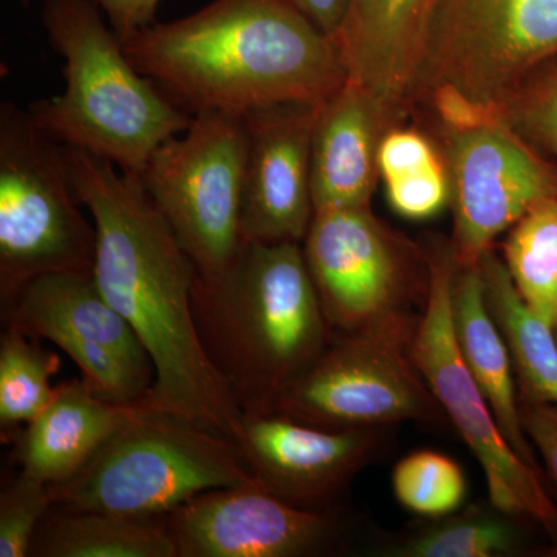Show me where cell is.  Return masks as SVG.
<instances>
[{
    "label": "cell",
    "mask_w": 557,
    "mask_h": 557,
    "mask_svg": "<svg viewBox=\"0 0 557 557\" xmlns=\"http://www.w3.org/2000/svg\"><path fill=\"white\" fill-rule=\"evenodd\" d=\"M69 175L97 230L94 277L138 336L156 370L152 412L171 413L239 448L244 412L201 346L193 314L197 267L138 175L65 148Z\"/></svg>",
    "instance_id": "obj_1"
},
{
    "label": "cell",
    "mask_w": 557,
    "mask_h": 557,
    "mask_svg": "<svg viewBox=\"0 0 557 557\" xmlns=\"http://www.w3.org/2000/svg\"><path fill=\"white\" fill-rule=\"evenodd\" d=\"M135 69L190 119L282 102L321 104L347 81L335 40L292 0H212L123 44Z\"/></svg>",
    "instance_id": "obj_2"
},
{
    "label": "cell",
    "mask_w": 557,
    "mask_h": 557,
    "mask_svg": "<svg viewBox=\"0 0 557 557\" xmlns=\"http://www.w3.org/2000/svg\"><path fill=\"white\" fill-rule=\"evenodd\" d=\"M193 314L244 416L273 412L278 395L335 336L300 244L244 242L220 273L197 276Z\"/></svg>",
    "instance_id": "obj_3"
},
{
    "label": "cell",
    "mask_w": 557,
    "mask_h": 557,
    "mask_svg": "<svg viewBox=\"0 0 557 557\" xmlns=\"http://www.w3.org/2000/svg\"><path fill=\"white\" fill-rule=\"evenodd\" d=\"M40 21L64 60V91L28 106L47 137L138 175L153 150L188 129L193 119L132 65L97 0H44Z\"/></svg>",
    "instance_id": "obj_4"
},
{
    "label": "cell",
    "mask_w": 557,
    "mask_h": 557,
    "mask_svg": "<svg viewBox=\"0 0 557 557\" xmlns=\"http://www.w3.org/2000/svg\"><path fill=\"white\" fill-rule=\"evenodd\" d=\"M557 57V0H435L413 101L443 126L507 119L544 62Z\"/></svg>",
    "instance_id": "obj_5"
},
{
    "label": "cell",
    "mask_w": 557,
    "mask_h": 557,
    "mask_svg": "<svg viewBox=\"0 0 557 557\" xmlns=\"http://www.w3.org/2000/svg\"><path fill=\"white\" fill-rule=\"evenodd\" d=\"M231 440L171 413L146 409L98 449L54 505L134 518H164L218 487L256 485Z\"/></svg>",
    "instance_id": "obj_6"
},
{
    "label": "cell",
    "mask_w": 557,
    "mask_h": 557,
    "mask_svg": "<svg viewBox=\"0 0 557 557\" xmlns=\"http://www.w3.org/2000/svg\"><path fill=\"white\" fill-rule=\"evenodd\" d=\"M421 311H398L327 348L274 403L273 412L310 426L392 428L405 421L443 424L448 417L413 358Z\"/></svg>",
    "instance_id": "obj_7"
},
{
    "label": "cell",
    "mask_w": 557,
    "mask_h": 557,
    "mask_svg": "<svg viewBox=\"0 0 557 557\" xmlns=\"http://www.w3.org/2000/svg\"><path fill=\"white\" fill-rule=\"evenodd\" d=\"M64 146L28 109L0 104V306L32 278L94 271L97 230L81 211Z\"/></svg>",
    "instance_id": "obj_8"
},
{
    "label": "cell",
    "mask_w": 557,
    "mask_h": 557,
    "mask_svg": "<svg viewBox=\"0 0 557 557\" xmlns=\"http://www.w3.org/2000/svg\"><path fill=\"white\" fill-rule=\"evenodd\" d=\"M429 295L418 322L413 358L443 412L485 472L490 500L504 511L541 523L557 542V508L542 475L511 448L461 358L453 321L456 262L446 242L426 249Z\"/></svg>",
    "instance_id": "obj_9"
},
{
    "label": "cell",
    "mask_w": 557,
    "mask_h": 557,
    "mask_svg": "<svg viewBox=\"0 0 557 557\" xmlns=\"http://www.w3.org/2000/svg\"><path fill=\"white\" fill-rule=\"evenodd\" d=\"M245 131L242 115L201 113L159 148L138 174L200 276L234 259L240 233Z\"/></svg>",
    "instance_id": "obj_10"
},
{
    "label": "cell",
    "mask_w": 557,
    "mask_h": 557,
    "mask_svg": "<svg viewBox=\"0 0 557 557\" xmlns=\"http://www.w3.org/2000/svg\"><path fill=\"white\" fill-rule=\"evenodd\" d=\"M300 247L335 333L426 304V252H416L370 207L314 212Z\"/></svg>",
    "instance_id": "obj_11"
},
{
    "label": "cell",
    "mask_w": 557,
    "mask_h": 557,
    "mask_svg": "<svg viewBox=\"0 0 557 557\" xmlns=\"http://www.w3.org/2000/svg\"><path fill=\"white\" fill-rule=\"evenodd\" d=\"M457 269L478 267L539 201L557 199V170L520 137L507 119L446 127Z\"/></svg>",
    "instance_id": "obj_12"
},
{
    "label": "cell",
    "mask_w": 557,
    "mask_h": 557,
    "mask_svg": "<svg viewBox=\"0 0 557 557\" xmlns=\"http://www.w3.org/2000/svg\"><path fill=\"white\" fill-rule=\"evenodd\" d=\"M164 522L178 557L339 556L354 541L343 511L293 507L260 483L201 493Z\"/></svg>",
    "instance_id": "obj_13"
},
{
    "label": "cell",
    "mask_w": 557,
    "mask_h": 557,
    "mask_svg": "<svg viewBox=\"0 0 557 557\" xmlns=\"http://www.w3.org/2000/svg\"><path fill=\"white\" fill-rule=\"evenodd\" d=\"M388 428L324 429L278 413L244 416L239 450L260 486L293 507L343 511L355 478L379 458Z\"/></svg>",
    "instance_id": "obj_14"
},
{
    "label": "cell",
    "mask_w": 557,
    "mask_h": 557,
    "mask_svg": "<svg viewBox=\"0 0 557 557\" xmlns=\"http://www.w3.org/2000/svg\"><path fill=\"white\" fill-rule=\"evenodd\" d=\"M319 104L282 102L242 115L240 233L245 242L302 244L314 215L311 137Z\"/></svg>",
    "instance_id": "obj_15"
},
{
    "label": "cell",
    "mask_w": 557,
    "mask_h": 557,
    "mask_svg": "<svg viewBox=\"0 0 557 557\" xmlns=\"http://www.w3.org/2000/svg\"><path fill=\"white\" fill-rule=\"evenodd\" d=\"M2 309L5 327L49 339L65 354L102 347L148 379L152 361L126 319L102 295L94 271H60L32 278Z\"/></svg>",
    "instance_id": "obj_16"
},
{
    "label": "cell",
    "mask_w": 557,
    "mask_h": 557,
    "mask_svg": "<svg viewBox=\"0 0 557 557\" xmlns=\"http://www.w3.org/2000/svg\"><path fill=\"white\" fill-rule=\"evenodd\" d=\"M435 0H351L335 40L347 79L368 90L392 123L410 102Z\"/></svg>",
    "instance_id": "obj_17"
},
{
    "label": "cell",
    "mask_w": 557,
    "mask_h": 557,
    "mask_svg": "<svg viewBox=\"0 0 557 557\" xmlns=\"http://www.w3.org/2000/svg\"><path fill=\"white\" fill-rule=\"evenodd\" d=\"M392 126L379 101L350 79L318 106L311 137L314 212L370 207L380 141Z\"/></svg>",
    "instance_id": "obj_18"
},
{
    "label": "cell",
    "mask_w": 557,
    "mask_h": 557,
    "mask_svg": "<svg viewBox=\"0 0 557 557\" xmlns=\"http://www.w3.org/2000/svg\"><path fill=\"white\" fill-rule=\"evenodd\" d=\"M146 409L145 405L109 401L84 376L65 381L54 387L49 405L13 438L14 458L24 471L61 485Z\"/></svg>",
    "instance_id": "obj_19"
},
{
    "label": "cell",
    "mask_w": 557,
    "mask_h": 557,
    "mask_svg": "<svg viewBox=\"0 0 557 557\" xmlns=\"http://www.w3.org/2000/svg\"><path fill=\"white\" fill-rule=\"evenodd\" d=\"M453 321L461 358L493 410L505 438L528 467L542 475L534 446L520 421L519 388L511 351L487 307L479 265L471 269L456 267Z\"/></svg>",
    "instance_id": "obj_20"
},
{
    "label": "cell",
    "mask_w": 557,
    "mask_h": 557,
    "mask_svg": "<svg viewBox=\"0 0 557 557\" xmlns=\"http://www.w3.org/2000/svg\"><path fill=\"white\" fill-rule=\"evenodd\" d=\"M28 557H178L164 518L53 505Z\"/></svg>",
    "instance_id": "obj_21"
},
{
    "label": "cell",
    "mask_w": 557,
    "mask_h": 557,
    "mask_svg": "<svg viewBox=\"0 0 557 557\" xmlns=\"http://www.w3.org/2000/svg\"><path fill=\"white\" fill-rule=\"evenodd\" d=\"M479 267L487 307L511 351L519 394L557 406L556 333L528 309L493 248Z\"/></svg>",
    "instance_id": "obj_22"
},
{
    "label": "cell",
    "mask_w": 557,
    "mask_h": 557,
    "mask_svg": "<svg viewBox=\"0 0 557 557\" xmlns=\"http://www.w3.org/2000/svg\"><path fill=\"white\" fill-rule=\"evenodd\" d=\"M511 515L487 498L440 519H423L381 549L388 557H515L525 555L530 539Z\"/></svg>",
    "instance_id": "obj_23"
},
{
    "label": "cell",
    "mask_w": 557,
    "mask_h": 557,
    "mask_svg": "<svg viewBox=\"0 0 557 557\" xmlns=\"http://www.w3.org/2000/svg\"><path fill=\"white\" fill-rule=\"evenodd\" d=\"M379 178L391 208L408 220H429L450 205L445 156L416 129L388 127L379 149Z\"/></svg>",
    "instance_id": "obj_24"
},
{
    "label": "cell",
    "mask_w": 557,
    "mask_h": 557,
    "mask_svg": "<svg viewBox=\"0 0 557 557\" xmlns=\"http://www.w3.org/2000/svg\"><path fill=\"white\" fill-rule=\"evenodd\" d=\"M502 259L528 309L557 336V199L539 201L508 231Z\"/></svg>",
    "instance_id": "obj_25"
},
{
    "label": "cell",
    "mask_w": 557,
    "mask_h": 557,
    "mask_svg": "<svg viewBox=\"0 0 557 557\" xmlns=\"http://www.w3.org/2000/svg\"><path fill=\"white\" fill-rule=\"evenodd\" d=\"M61 358L44 350L36 338L5 327L0 336V434L13 442L17 432L49 405L54 387L50 379Z\"/></svg>",
    "instance_id": "obj_26"
},
{
    "label": "cell",
    "mask_w": 557,
    "mask_h": 557,
    "mask_svg": "<svg viewBox=\"0 0 557 557\" xmlns=\"http://www.w3.org/2000/svg\"><path fill=\"white\" fill-rule=\"evenodd\" d=\"M392 490L403 508L421 519H440L463 507L468 494L463 469L437 450H416L392 472Z\"/></svg>",
    "instance_id": "obj_27"
},
{
    "label": "cell",
    "mask_w": 557,
    "mask_h": 557,
    "mask_svg": "<svg viewBox=\"0 0 557 557\" xmlns=\"http://www.w3.org/2000/svg\"><path fill=\"white\" fill-rule=\"evenodd\" d=\"M54 505L53 487L21 469L0 490V557H28L33 539Z\"/></svg>",
    "instance_id": "obj_28"
},
{
    "label": "cell",
    "mask_w": 557,
    "mask_h": 557,
    "mask_svg": "<svg viewBox=\"0 0 557 557\" xmlns=\"http://www.w3.org/2000/svg\"><path fill=\"white\" fill-rule=\"evenodd\" d=\"M507 120L527 127L557 157V70L527 86L509 108Z\"/></svg>",
    "instance_id": "obj_29"
},
{
    "label": "cell",
    "mask_w": 557,
    "mask_h": 557,
    "mask_svg": "<svg viewBox=\"0 0 557 557\" xmlns=\"http://www.w3.org/2000/svg\"><path fill=\"white\" fill-rule=\"evenodd\" d=\"M519 413L528 440L544 458L557 486V406L519 394Z\"/></svg>",
    "instance_id": "obj_30"
},
{
    "label": "cell",
    "mask_w": 557,
    "mask_h": 557,
    "mask_svg": "<svg viewBox=\"0 0 557 557\" xmlns=\"http://www.w3.org/2000/svg\"><path fill=\"white\" fill-rule=\"evenodd\" d=\"M121 42L156 22L161 0H97Z\"/></svg>",
    "instance_id": "obj_31"
},
{
    "label": "cell",
    "mask_w": 557,
    "mask_h": 557,
    "mask_svg": "<svg viewBox=\"0 0 557 557\" xmlns=\"http://www.w3.org/2000/svg\"><path fill=\"white\" fill-rule=\"evenodd\" d=\"M319 30L335 38L346 20L351 0H292Z\"/></svg>",
    "instance_id": "obj_32"
},
{
    "label": "cell",
    "mask_w": 557,
    "mask_h": 557,
    "mask_svg": "<svg viewBox=\"0 0 557 557\" xmlns=\"http://www.w3.org/2000/svg\"><path fill=\"white\" fill-rule=\"evenodd\" d=\"M28 2H30V0H21V3H24V5H28Z\"/></svg>",
    "instance_id": "obj_33"
}]
</instances>
